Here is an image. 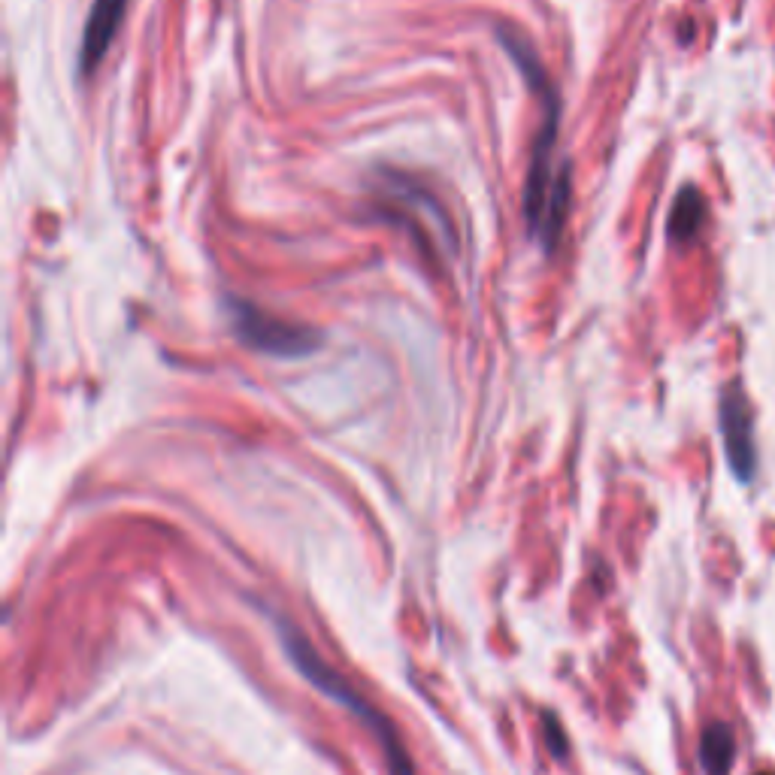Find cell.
<instances>
[{"label":"cell","instance_id":"cell-1","mask_svg":"<svg viewBox=\"0 0 775 775\" xmlns=\"http://www.w3.org/2000/svg\"><path fill=\"white\" fill-rule=\"evenodd\" d=\"M500 46L509 52L521 76L527 79L530 91L536 94L542 106V125L533 140L530 152V170H527V185H524V218L530 234L542 243L545 252H555L564 234V221L570 209V170L555 164L558 158V131H561V91L545 73L536 49L524 34L515 28L500 25L497 28Z\"/></svg>","mask_w":775,"mask_h":775},{"label":"cell","instance_id":"cell-2","mask_svg":"<svg viewBox=\"0 0 775 775\" xmlns=\"http://www.w3.org/2000/svg\"><path fill=\"white\" fill-rule=\"evenodd\" d=\"M279 636H282V645H285L291 663L300 670V676H303L312 688H318L324 697H330L334 703H340L343 709H349V712L376 736V742L382 745V754H385V760H388V772H391V775H415V766H412V760H409V754H406V748H403V742H400L394 724H391L382 712H376V709L349 685L346 676H340L334 667H330V663H324L321 654L297 633V627L279 621Z\"/></svg>","mask_w":775,"mask_h":775},{"label":"cell","instance_id":"cell-3","mask_svg":"<svg viewBox=\"0 0 775 775\" xmlns=\"http://www.w3.org/2000/svg\"><path fill=\"white\" fill-rule=\"evenodd\" d=\"M228 315H231V327L240 343H246L255 352L273 355V358H306L321 343L318 330L276 318L273 312L258 309L252 300L228 297Z\"/></svg>","mask_w":775,"mask_h":775},{"label":"cell","instance_id":"cell-4","mask_svg":"<svg viewBox=\"0 0 775 775\" xmlns=\"http://www.w3.org/2000/svg\"><path fill=\"white\" fill-rule=\"evenodd\" d=\"M718 421H721V436H724L730 470L736 473V479L751 482L754 470H757L754 418H751V406H748V400H745L739 385H730L724 391L721 406H718Z\"/></svg>","mask_w":775,"mask_h":775},{"label":"cell","instance_id":"cell-5","mask_svg":"<svg viewBox=\"0 0 775 775\" xmlns=\"http://www.w3.org/2000/svg\"><path fill=\"white\" fill-rule=\"evenodd\" d=\"M128 0H94L85 31H82V49H79V73L88 76L100 67L109 46L116 43L119 28L125 22Z\"/></svg>","mask_w":775,"mask_h":775},{"label":"cell","instance_id":"cell-6","mask_svg":"<svg viewBox=\"0 0 775 775\" xmlns=\"http://www.w3.org/2000/svg\"><path fill=\"white\" fill-rule=\"evenodd\" d=\"M703 221H706V197L694 185L682 188L676 203H673V212H670V225H667L670 240L673 243L694 240L703 228Z\"/></svg>","mask_w":775,"mask_h":775},{"label":"cell","instance_id":"cell-7","mask_svg":"<svg viewBox=\"0 0 775 775\" xmlns=\"http://www.w3.org/2000/svg\"><path fill=\"white\" fill-rule=\"evenodd\" d=\"M736 760V736L727 724H709L700 739V763L706 775H730Z\"/></svg>","mask_w":775,"mask_h":775},{"label":"cell","instance_id":"cell-8","mask_svg":"<svg viewBox=\"0 0 775 775\" xmlns=\"http://www.w3.org/2000/svg\"><path fill=\"white\" fill-rule=\"evenodd\" d=\"M760 775H763V772H760ZM766 775H772V772H766Z\"/></svg>","mask_w":775,"mask_h":775}]
</instances>
